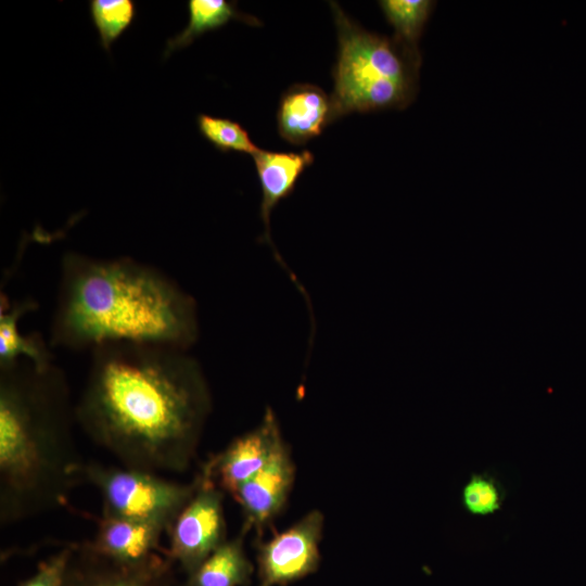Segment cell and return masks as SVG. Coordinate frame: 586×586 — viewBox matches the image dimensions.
<instances>
[{
	"label": "cell",
	"mask_w": 586,
	"mask_h": 586,
	"mask_svg": "<svg viewBox=\"0 0 586 586\" xmlns=\"http://www.w3.org/2000/svg\"><path fill=\"white\" fill-rule=\"evenodd\" d=\"M164 532L152 523L102 515L90 544L115 560L138 562L156 553Z\"/></svg>",
	"instance_id": "obj_13"
},
{
	"label": "cell",
	"mask_w": 586,
	"mask_h": 586,
	"mask_svg": "<svg viewBox=\"0 0 586 586\" xmlns=\"http://www.w3.org/2000/svg\"><path fill=\"white\" fill-rule=\"evenodd\" d=\"M278 418L267 408L260 423L234 438L203 467L218 486L231 494L254 476L285 446Z\"/></svg>",
	"instance_id": "obj_9"
},
{
	"label": "cell",
	"mask_w": 586,
	"mask_h": 586,
	"mask_svg": "<svg viewBox=\"0 0 586 586\" xmlns=\"http://www.w3.org/2000/svg\"><path fill=\"white\" fill-rule=\"evenodd\" d=\"M331 100L319 87L308 84L291 86L281 97L277 125L282 139L303 145L318 137L331 124Z\"/></svg>",
	"instance_id": "obj_12"
},
{
	"label": "cell",
	"mask_w": 586,
	"mask_h": 586,
	"mask_svg": "<svg viewBox=\"0 0 586 586\" xmlns=\"http://www.w3.org/2000/svg\"><path fill=\"white\" fill-rule=\"evenodd\" d=\"M173 562L157 552L138 562H123L75 544L64 586H175Z\"/></svg>",
	"instance_id": "obj_8"
},
{
	"label": "cell",
	"mask_w": 586,
	"mask_h": 586,
	"mask_svg": "<svg viewBox=\"0 0 586 586\" xmlns=\"http://www.w3.org/2000/svg\"><path fill=\"white\" fill-rule=\"evenodd\" d=\"M84 482L102 499V515L152 523L167 533L196 492L199 477L176 482L158 473L127 467L85 462Z\"/></svg>",
	"instance_id": "obj_5"
},
{
	"label": "cell",
	"mask_w": 586,
	"mask_h": 586,
	"mask_svg": "<svg viewBox=\"0 0 586 586\" xmlns=\"http://www.w3.org/2000/svg\"><path fill=\"white\" fill-rule=\"evenodd\" d=\"M75 544L68 545L41 560L35 573L18 586H64Z\"/></svg>",
	"instance_id": "obj_21"
},
{
	"label": "cell",
	"mask_w": 586,
	"mask_h": 586,
	"mask_svg": "<svg viewBox=\"0 0 586 586\" xmlns=\"http://www.w3.org/2000/svg\"><path fill=\"white\" fill-rule=\"evenodd\" d=\"M38 307L34 300L9 301L1 293L0 302V367L27 360L37 367H48L53 361L48 344L40 334H24L20 320Z\"/></svg>",
	"instance_id": "obj_14"
},
{
	"label": "cell",
	"mask_w": 586,
	"mask_h": 586,
	"mask_svg": "<svg viewBox=\"0 0 586 586\" xmlns=\"http://www.w3.org/2000/svg\"><path fill=\"white\" fill-rule=\"evenodd\" d=\"M339 50L333 71L331 123L353 112L402 110L416 98L421 55L371 33L330 1Z\"/></svg>",
	"instance_id": "obj_4"
},
{
	"label": "cell",
	"mask_w": 586,
	"mask_h": 586,
	"mask_svg": "<svg viewBox=\"0 0 586 586\" xmlns=\"http://www.w3.org/2000/svg\"><path fill=\"white\" fill-rule=\"evenodd\" d=\"M199 335L195 300L157 268L130 257H62L51 347L91 352L133 343L189 351Z\"/></svg>",
	"instance_id": "obj_2"
},
{
	"label": "cell",
	"mask_w": 586,
	"mask_h": 586,
	"mask_svg": "<svg viewBox=\"0 0 586 586\" xmlns=\"http://www.w3.org/2000/svg\"><path fill=\"white\" fill-rule=\"evenodd\" d=\"M294 479L295 466L285 445L267 466L230 494L242 509V528L262 531L267 526L288 501Z\"/></svg>",
	"instance_id": "obj_10"
},
{
	"label": "cell",
	"mask_w": 586,
	"mask_h": 586,
	"mask_svg": "<svg viewBox=\"0 0 586 586\" xmlns=\"http://www.w3.org/2000/svg\"><path fill=\"white\" fill-rule=\"evenodd\" d=\"M198 477L195 494L168 531L166 556L187 576L227 540L224 492L205 470Z\"/></svg>",
	"instance_id": "obj_6"
},
{
	"label": "cell",
	"mask_w": 586,
	"mask_h": 586,
	"mask_svg": "<svg viewBox=\"0 0 586 586\" xmlns=\"http://www.w3.org/2000/svg\"><path fill=\"white\" fill-rule=\"evenodd\" d=\"M506 499L501 482L489 472L470 475L461 489L463 509L474 517H488L498 512Z\"/></svg>",
	"instance_id": "obj_19"
},
{
	"label": "cell",
	"mask_w": 586,
	"mask_h": 586,
	"mask_svg": "<svg viewBox=\"0 0 586 586\" xmlns=\"http://www.w3.org/2000/svg\"><path fill=\"white\" fill-rule=\"evenodd\" d=\"M189 22L175 37L169 38L163 53L164 59L174 51L190 46L201 35L217 29L231 20L241 21L249 25L259 26L260 21L237 10L235 2L227 0H189Z\"/></svg>",
	"instance_id": "obj_16"
},
{
	"label": "cell",
	"mask_w": 586,
	"mask_h": 586,
	"mask_svg": "<svg viewBox=\"0 0 586 586\" xmlns=\"http://www.w3.org/2000/svg\"><path fill=\"white\" fill-rule=\"evenodd\" d=\"M196 123L201 135L222 153L238 152L253 156L259 150L251 140L249 132L237 122L199 114Z\"/></svg>",
	"instance_id": "obj_20"
},
{
	"label": "cell",
	"mask_w": 586,
	"mask_h": 586,
	"mask_svg": "<svg viewBox=\"0 0 586 586\" xmlns=\"http://www.w3.org/2000/svg\"><path fill=\"white\" fill-rule=\"evenodd\" d=\"M253 160L262 188L259 215L264 224V234L260 239L269 245L276 260L286 271L290 279L308 303L309 298L306 290L288 267L273 243L270 234V215L279 202L293 192L300 176L306 167L313 164L314 155L308 150L294 153L271 152L259 149L253 155Z\"/></svg>",
	"instance_id": "obj_11"
},
{
	"label": "cell",
	"mask_w": 586,
	"mask_h": 586,
	"mask_svg": "<svg viewBox=\"0 0 586 586\" xmlns=\"http://www.w3.org/2000/svg\"><path fill=\"white\" fill-rule=\"evenodd\" d=\"M246 531L227 539L190 575L184 586H247L254 566L244 550Z\"/></svg>",
	"instance_id": "obj_15"
},
{
	"label": "cell",
	"mask_w": 586,
	"mask_h": 586,
	"mask_svg": "<svg viewBox=\"0 0 586 586\" xmlns=\"http://www.w3.org/2000/svg\"><path fill=\"white\" fill-rule=\"evenodd\" d=\"M323 524V514L313 510L260 543L256 556L259 586H284L316 572Z\"/></svg>",
	"instance_id": "obj_7"
},
{
	"label": "cell",
	"mask_w": 586,
	"mask_h": 586,
	"mask_svg": "<svg viewBox=\"0 0 586 586\" xmlns=\"http://www.w3.org/2000/svg\"><path fill=\"white\" fill-rule=\"evenodd\" d=\"M65 373L27 360L0 367V522L63 507L84 482Z\"/></svg>",
	"instance_id": "obj_3"
},
{
	"label": "cell",
	"mask_w": 586,
	"mask_h": 586,
	"mask_svg": "<svg viewBox=\"0 0 586 586\" xmlns=\"http://www.w3.org/2000/svg\"><path fill=\"white\" fill-rule=\"evenodd\" d=\"M89 10L100 43L109 52L137 14L136 3L132 0H91Z\"/></svg>",
	"instance_id": "obj_18"
},
{
	"label": "cell",
	"mask_w": 586,
	"mask_h": 586,
	"mask_svg": "<svg viewBox=\"0 0 586 586\" xmlns=\"http://www.w3.org/2000/svg\"><path fill=\"white\" fill-rule=\"evenodd\" d=\"M379 5L394 29L393 39L406 51L420 54L418 42L432 14L435 1L382 0Z\"/></svg>",
	"instance_id": "obj_17"
},
{
	"label": "cell",
	"mask_w": 586,
	"mask_h": 586,
	"mask_svg": "<svg viewBox=\"0 0 586 586\" xmlns=\"http://www.w3.org/2000/svg\"><path fill=\"white\" fill-rule=\"evenodd\" d=\"M91 353L76 423L122 466L187 471L212 411L208 382L189 351L116 343Z\"/></svg>",
	"instance_id": "obj_1"
}]
</instances>
